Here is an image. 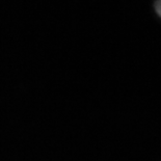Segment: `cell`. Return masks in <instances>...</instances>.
<instances>
[{
    "label": "cell",
    "instance_id": "obj_1",
    "mask_svg": "<svg viewBox=\"0 0 161 161\" xmlns=\"http://www.w3.org/2000/svg\"><path fill=\"white\" fill-rule=\"evenodd\" d=\"M154 8H155L156 14L161 18V0H156L155 4H154Z\"/></svg>",
    "mask_w": 161,
    "mask_h": 161
}]
</instances>
